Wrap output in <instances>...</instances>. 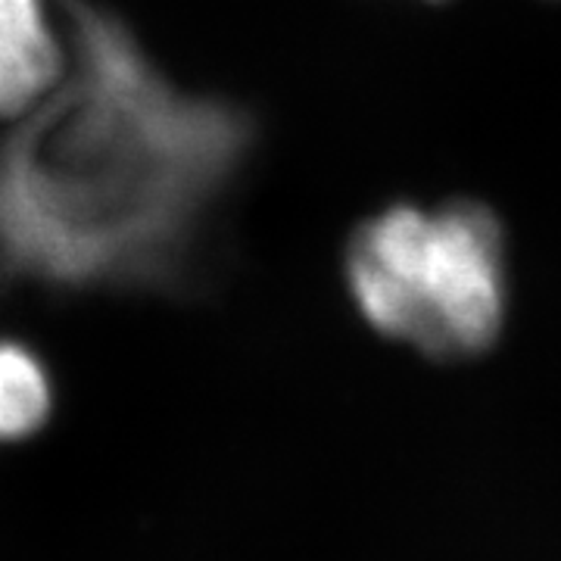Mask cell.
I'll return each mask as SVG.
<instances>
[{"label": "cell", "instance_id": "obj_1", "mask_svg": "<svg viewBox=\"0 0 561 561\" xmlns=\"http://www.w3.org/2000/svg\"><path fill=\"white\" fill-rule=\"evenodd\" d=\"M62 3L72 66L0 144V275L172 284L241 175L253 116L179 91L103 7Z\"/></svg>", "mask_w": 561, "mask_h": 561}, {"label": "cell", "instance_id": "obj_2", "mask_svg": "<svg viewBox=\"0 0 561 561\" xmlns=\"http://www.w3.org/2000/svg\"><path fill=\"white\" fill-rule=\"evenodd\" d=\"M346 278L383 337L434 359H471L496 343L505 319L502 225L481 203L393 206L353 234Z\"/></svg>", "mask_w": 561, "mask_h": 561}, {"label": "cell", "instance_id": "obj_3", "mask_svg": "<svg viewBox=\"0 0 561 561\" xmlns=\"http://www.w3.org/2000/svg\"><path fill=\"white\" fill-rule=\"evenodd\" d=\"M62 62L44 0H0V113L38 106L62 79Z\"/></svg>", "mask_w": 561, "mask_h": 561}, {"label": "cell", "instance_id": "obj_4", "mask_svg": "<svg viewBox=\"0 0 561 561\" xmlns=\"http://www.w3.org/2000/svg\"><path fill=\"white\" fill-rule=\"evenodd\" d=\"M50 415V381L16 343H0V440L28 437Z\"/></svg>", "mask_w": 561, "mask_h": 561}]
</instances>
